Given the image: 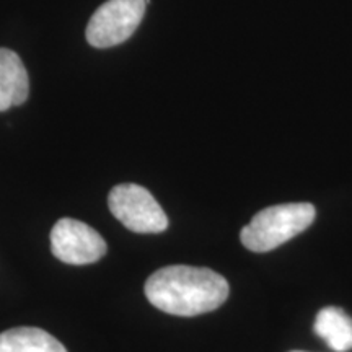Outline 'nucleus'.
I'll return each mask as SVG.
<instances>
[{"mask_svg":"<svg viewBox=\"0 0 352 352\" xmlns=\"http://www.w3.org/2000/svg\"><path fill=\"white\" fill-rule=\"evenodd\" d=\"M228 283L208 267L166 266L145 283V297L158 310L176 316H196L217 310L228 297Z\"/></svg>","mask_w":352,"mask_h":352,"instance_id":"f257e3e1","label":"nucleus"},{"mask_svg":"<svg viewBox=\"0 0 352 352\" xmlns=\"http://www.w3.org/2000/svg\"><path fill=\"white\" fill-rule=\"evenodd\" d=\"M315 214V208L308 202L272 206L259 210L241 230V243L254 253L271 252L310 227Z\"/></svg>","mask_w":352,"mask_h":352,"instance_id":"f03ea898","label":"nucleus"},{"mask_svg":"<svg viewBox=\"0 0 352 352\" xmlns=\"http://www.w3.org/2000/svg\"><path fill=\"white\" fill-rule=\"evenodd\" d=\"M147 3L148 0H108L88 21V44L107 50L127 41L144 20Z\"/></svg>","mask_w":352,"mask_h":352,"instance_id":"7ed1b4c3","label":"nucleus"},{"mask_svg":"<svg viewBox=\"0 0 352 352\" xmlns=\"http://www.w3.org/2000/svg\"><path fill=\"white\" fill-rule=\"evenodd\" d=\"M108 208L126 228L135 233H160L168 227V219L151 191L139 184L124 183L111 189Z\"/></svg>","mask_w":352,"mask_h":352,"instance_id":"20e7f679","label":"nucleus"},{"mask_svg":"<svg viewBox=\"0 0 352 352\" xmlns=\"http://www.w3.org/2000/svg\"><path fill=\"white\" fill-rule=\"evenodd\" d=\"M51 252L63 263L83 266L107 254V241L80 220L60 219L51 230Z\"/></svg>","mask_w":352,"mask_h":352,"instance_id":"39448f33","label":"nucleus"},{"mask_svg":"<svg viewBox=\"0 0 352 352\" xmlns=\"http://www.w3.org/2000/svg\"><path fill=\"white\" fill-rule=\"evenodd\" d=\"M30 94V80L16 52L0 47V111L23 104Z\"/></svg>","mask_w":352,"mask_h":352,"instance_id":"423d86ee","label":"nucleus"},{"mask_svg":"<svg viewBox=\"0 0 352 352\" xmlns=\"http://www.w3.org/2000/svg\"><path fill=\"white\" fill-rule=\"evenodd\" d=\"M0 352H67L65 347L39 328H12L0 334Z\"/></svg>","mask_w":352,"mask_h":352,"instance_id":"0eeeda50","label":"nucleus"},{"mask_svg":"<svg viewBox=\"0 0 352 352\" xmlns=\"http://www.w3.org/2000/svg\"><path fill=\"white\" fill-rule=\"evenodd\" d=\"M314 328L333 351L347 352L352 349V320L341 308H323L316 315Z\"/></svg>","mask_w":352,"mask_h":352,"instance_id":"6e6552de","label":"nucleus"},{"mask_svg":"<svg viewBox=\"0 0 352 352\" xmlns=\"http://www.w3.org/2000/svg\"><path fill=\"white\" fill-rule=\"evenodd\" d=\"M292 352H302V351H292Z\"/></svg>","mask_w":352,"mask_h":352,"instance_id":"1a4fd4ad","label":"nucleus"}]
</instances>
